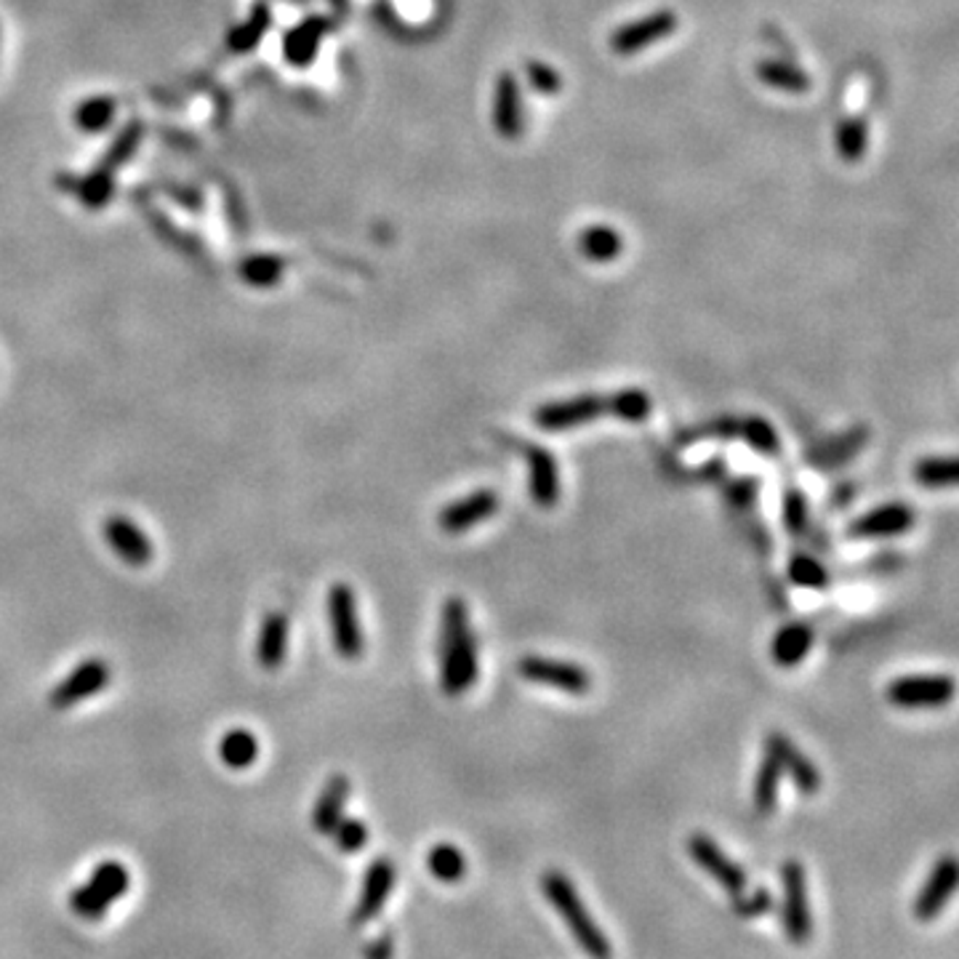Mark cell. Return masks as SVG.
Masks as SVG:
<instances>
[{"label":"cell","mask_w":959,"mask_h":959,"mask_svg":"<svg viewBox=\"0 0 959 959\" xmlns=\"http://www.w3.org/2000/svg\"><path fill=\"white\" fill-rule=\"evenodd\" d=\"M778 784H782V765L765 754L763 763H759L757 778H754V808L757 813H773L778 802Z\"/></svg>","instance_id":"cell-27"},{"label":"cell","mask_w":959,"mask_h":959,"mask_svg":"<svg viewBox=\"0 0 959 959\" xmlns=\"http://www.w3.org/2000/svg\"><path fill=\"white\" fill-rule=\"evenodd\" d=\"M334 3H336V6H344V0H334Z\"/></svg>","instance_id":"cell-41"},{"label":"cell","mask_w":959,"mask_h":959,"mask_svg":"<svg viewBox=\"0 0 959 959\" xmlns=\"http://www.w3.org/2000/svg\"><path fill=\"white\" fill-rule=\"evenodd\" d=\"M541 887L549 904L558 909L562 923L568 925L575 944L584 949V955L590 959H613L611 941H607L603 927L592 919V914L584 906V901H581L573 882L562 872H558V869H549V872H543Z\"/></svg>","instance_id":"cell-2"},{"label":"cell","mask_w":959,"mask_h":959,"mask_svg":"<svg viewBox=\"0 0 959 959\" xmlns=\"http://www.w3.org/2000/svg\"><path fill=\"white\" fill-rule=\"evenodd\" d=\"M611 395H594L584 392L568 400L543 402L534 411L536 427L543 432H568L573 427L586 424V421L597 419V416L611 413Z\"/></svg>","instance_id":"cell-7"},{"label":"cell","mask_w":959,"mask_h":959,"mask_svg":"<svg viewBox=\"0 0 959 959\" xmlns=\"http://www.w3.org/2000/svg\"><path fill=\"white\" fill-rule=\"evenodd\" d=\"M754 73H757V78L763 80L767 88H776V91H784V94H808L810 88H813V80H810L808 73H802V69L795 67V64H786L778 60L757 62Z\"/></svg>","instance_id":"cell-23"},{"label":"cell","mask_w":959,"mask_h":959,"mask_svg":"<svg viewBox=\"0 0 959 959\" xmlns=\"http://www.w3.org/2000/svg\"><path fill=\"white\" fill-rule=\"evenodd\" d=\"M328 622L338 656L355 661V658L366 654V632H363L360 618H357L355 592L344 581H338L328 592Z\"/></svg>","instance_id":"cell-3"},{"label":"cell","mask_w":959,"mask_h":959,"mask_svg":"<svg viewBox=\"0 0 959 959\" xmlns=\"http://www.w3.org/2000/svg\"><path fill=\"white\" fill-rule=\"evenodd\" d=\"M526 78L530 83V88L539 94L554 96V94L562 91V78H560L558 69L549 67V64H543L539 60L526 62Z\"/></svg>","instance_id":"cell-37"},{"label":"cell","mask_w":959,"mask_h":959,"mask_svg":"<svg viewBox=\"0 0 959 959\" xmlns=\"http://www.w3.org/2000/svg\"><path fill=\"white\" fill-rule=\"evenodd\" d=\"M494 126L498 137L515 142L526 131V112H522V91L515 73H502L496 80L494 99Z\"/></svg>","instance_id":"cell-18"},{"label":"cell","mask_w":959,"mask_h":959,"mask_svg":"<svg viewBox=\"0 0 959 959\" xmlns=\"http://www.w3.org/2000/svg\"><path fill=\"white\" fill-rule=\"evenodd\" d=\"M219 757L222 763L233 767V771H246V767H251L256 763V757H259V741H256V735L251 731L235 728V731L224 733V739L219 741Z\"/></svg>","instance_id":"cell-25"},{"label":"cell","mask_w":959,"mask_h":959,"mask_svg":"<svg viewBox=\"0 0 959 959\" xmlns=\"http://www.w3.org/2000/svg\"><path fill=\"white\" fill-rule=\"evenodd\" d=\"M392 957V941H389V936H381L379 941L368 949V959H389Z\"/></svg>","instance_id":"cell-40"},{"label":"cell","mask_w":959,"mask_h":959,"mask_svg":"<svg viewBox=\"0 0 959 959\" xmlns=\"http://www.w3.org/2000/svg\"><path fill=\"white\" fill-rule=\"evenodd\" d=\"M325 30H328L325 19H310V22H306L304 28H299L297 32H291V37H288V46H285L288 56H291V60L299 62V64L310 62Z\"/></svg>","instance_id":"cell-31"},{"label":"cell","mask_w":959,"mask_h":959,"mask_svg":"<svg viewBox=\"0 0 959 959\" xmlns=\"http://www.w3.org/2000/svg\"><path fill=\"white\" fill-rule=\"evenodd\" d=\"M887 701L898 709H941L955 699L951 675H904L887 682Z\"/></svg>","instance_id":"cell-6"},{"label":"cell","mask_w":959,"mask_h":959,"mask_svg":"<svg viewBox=\"0 0 959 959\" xmlns=\"http://www.w3.org/2000/svg\"><path fill=\"white\" fill-rule=\"evenodd\" d=\"M914 480L925 488H951L957 483L955 456H925L914 464Z\"/></svg>","instance_id":"cell-29"},{"label":"cell","mask_w":959,"mask_h":959,"mask_svg":"<svg viewBox=\"0 0 959 959\" xmlns=\"http://www.w3.org/2000/svg\"><path fill=\"white\" fill-rule=\"evenodd\" d=\"M427 866H430L434 880L448 882V885L464 880L466 874L464 853L456 845H451V842H438L430 850V855H427Z\"/></svg>","instance_id":"cell-26"},{"label":"cell","mask_w":959,"mask_h":959,"mask_svg":"<svg viewBox=\"0 0 959 959\" xmlns=\"http://www.w3.org/2000/svg\"><path fill=\"white\" fill-rule=\"evenodd\" d=\"M741 438L750 443L754 451L763 453V456H778L782 453V440L778 432L773 430V424L763 416H746L744 421H739Z\"/></svg>","instance_id":"cell-30"},{"label":"cell","mask_w":959,"mask_h":959,"mask_svg":"<svg viewBox=\"0 0 959 959\" xmlns=\"http://www.w3.org/2000/svg\"><path fill=\"white\" fill-rule=\"evenodd\" d=\"M866 147H869L866 120L859 118V115L842 120L840 128H837V152H840V158L845 160V163H859V160L866 155Z\"/></svg>","instance_id":"cell-28"},{"label":"cell","mask_w":959,"mask_h":959,"mask_svg":"<svg viewBox=\"0 0 959 959\" xmlns=\"http://www.w3.org/2000/svg\"><path fill=\"white\" fill-rule=\"evenodd\" d=\"M395 863L389 859H376L368 866L366 880H363L360 898L355 906V923L363 925L368 919H374L376 914L384 909V904L389 901V893L395 887Z\"/></svg>","instance_id":"cell-19"},{"label":"cell","mask_w":959,"mask_h":959,"mask_svg":"<svg viewBox=\"0 0 959 959\" xmlns=\"http://www.w3.org/2000/svg\"><path fill=\"white\" fill-rule=\"evenodd\" d=\"M579 248L590 261L607 265V261H613L618 254H622L624 240L622 235H618L613 227H607V224H592V227H586L584 233H581Z\"/></svg>","instance_id":"cell-24"},{"label":"cell","mask_w":959,"mask_h":959,"mask_svg":"<svg viewBox=\"0 0 959 959\" xmlns=\"http://www.w3.org/2000/svg\"><path fill=\"white\" fill-rule=\"evenodd\" d=\"M496 509H498L496 491L480 488L475 494L445 504L438 515V526L443 528L445 534H464V530L475 528L477 522L494 517Z\"/></svg>","instance_id":"cell-17"},{"label":"cell","mask_w":959,"mask_h":959,"mask_svg":"<svg viewBox=\"0 0 959 959\" xmlns=\"http://www.w3.org/2000/svg\"><path fill=\"white\" fill-rule=\"evenodd\" d=\"M810 648H813V629H810L808 624L795 622L782 626V629L776 632V637H773V645H771V654L778 667L791 669L805 661V656L810 654Z\"/></svg>","instance_id":"cell-22"},{"label":"cell","mask_w":959,"mask_h":959,"mask_svg":"<svg viewBox=\"0 0 959 959\" xmlns=\"http://www.w3.org/2000/svg\"><path fill=\"white\" fill-rule=\"evenodd\" d=\"M101 534H105V541L110 543L112 552L118 554L126 565L144 568L150 565L152 558H155V547H152L150 536H147L131 517L110 515L105 522H101Z\"/></svg>","instance_id":"cell-13"},{"label":"cell","mask_w":959,"mask_h":959,"mask_svg":"<svg viewBox=\"0 0 959 959\" xmlns=\"http://www.w3.org/2000/svg\"><path fill=\"white\" fill-rule=\"evenodd\" d=\"M110 677L112 669L105 658H83L78 667L69 671L62 682H56V688L49 693V703L56 712L78 707L80 701L94 699L96 693H101V690L110 686Z\"/></svg>","instance_id":"cell-9"},{"label":"cell","mask_w":959,"mask_h":959,"mask_svg":"<svg viewBox=\"0 0 959 959\" xmlns=\"http://www.w3.org/2000/svg\"><path fill=\"white\" fill-rule=\"evenodd\" d=\"M611 416H618L624 421H645L650 416V395L645 389H622V392L611 395Z\"/></svg>","instance_id":"cell-32"},{"label":"cell","mask_w":959,"mask_h":959,"mask_svg":"<svg viewBox=\"0 0 959 959\" xmlns=\"http://www.w3.org/2000/svg\"><path fill=\"white\" fill-rule=\"evenodd\" d=\"M522 456L528 462V494L543 509L560 502V470L558 459L543 445H522Z\"/></svg>","instance_id":"cell-15"},{"label":"cell","mask_w":959,"mask_h":959,"mask_svg":"<svg viewBox=\"0 0 959 959\" xmlns=\"http://www.w3.org/2000/svg\"><path fill=\"white\" fill-rule=\"evenodd\" d=\"M243 280H246L248 285L256 288H267L274 285L280 280V272H283V261L272 259V256H254V259H248L246 265L240 267Z\"/></svg>","instance_id":"cell-35"},{"label":"cell","mask_w":959,"mask_h":959,"mask_svg":"<svg viewBox=\"0 0 959 959\" xmlns=\"http://www.w3.org/2000/svg\"><path fill=\"white\" fill-rule=\"evenodd\" d=\"M131 885L126 866L118 861H105L94 869L91 880L73 893V909L86 919H99Z\"/></svg>","instance_id":"cell-4"},{"label":"cell","mask_w":959,"mask_h":959,"mask_svg":"<svg viewBox=\"0 0 959 959\" xmlns=\"http://www.w3.org/2000/svg\"><path fill=\"white\" fill-rule=\"evenodd\" d=\"M765 754H771V757L776 759L778 765H782V771H789V776L795 778L797 789L802 791V795L813 797L816 791L821 789V773H818L813 759L805 757V754L797 750V744L789 739V735H784L778 731L767 733L765 735Z\"/></svg>","instance_id":"cell-14"},{"label":"cell","mask_w":959,"mask_h":959,"mask_svg":"<svg viewBox=\"0 0 959 959\" xmlns=\"http://www.w3.org/2000/svg\"><path fill=\"white\" fill-rule=\"evenodd\" d=\"M112 115H115V101L107 99V96H94V99L83 101L78 107L75 120H78L83 131L96 133V131H105V128L112 123Z\"/></svg>","instance_id":"cell-33"},{"label":"cell","mask_w":959,"mask_h":959,"mask_svg":"<svg viewBox=\"0 0 959 959\" xmlns=\"http://www.w3.org/2000/svg\"><path fill=\"white\" fill-rule=\"evenodd\" d=\"M677 24H680V19H677L675 11H669V9L654 11V14L635 19V22L624 24V28H618L616 32H613L611 51L618 56L639 54V51L650 49L654 43L669 37L671 32L677 30Z\"/></svg>","instance_id":"cell-10"},{"label":"cell","mask_w":959,"mask_h":959,"mask_svg":"<svg viewBox=\"0 0 959 959\" xmlns=\"http://www.w3.org/2000/svg\"><path fill=\"white\" fill-rule=\"evenodd\" d=\"M914 520H917V515H914L909 504L891 502L861 515L850 526V536H855V539H893V536L906 534L914 526Z\"/></svg>","instance_id":"cell-16"},{"label":"cell","mask_w":959,"mask_h":959,"mask_svg":"<svg viewBox=\"0 0 959 959\" xmlns=\"http://www.w3.org/2000/svg\"><path fill=\"white\" fill-rule=\"evenodd\" d=\"M331 837L336 840L338 850H344V853H355V850L366 848L368 827L366 821H360V818H342V821L334 827V831H331Z\"/></svg>","instance_id":"cell-36"},{"label":"cell","mask_w":959,"mask_h":959,"mask_svg":"<svg viewBox=\"0 0 959 959\" xmlns=\"http://www.w3.org/2000/svg\"><path fill=\"white\" fill-rule=\"evenodd\" d=\"M782 887H784V904H782V925L786 938L791 944L805 946L813 938V914L808 904V882H805V869L799 861H786L782 866Z\"/></svg>","instance_id":"cell-5"},{"label":"cell","mask_w":959,"mask_h":959,"mask_svg":"<svg viewBox=\"0 0 959 959\" xmlns=\"http://www.w3.org/2000/svg\"><path fill=\"white\" fill-rule=\"evenodd\" d=\"M288 656V616L283 611L267 613L256 637V664L265 671H278Z\"/></svg>","instance_id":"cell-20"},{"label":"cell","mask_w":959,"mask_h":959,"mask_svg":"<svg viewBox=\"0 0 959 959\" xmlns=\"http://www.w3.org/2000/svg\"><path fill=\"white\" fill-rule=\"evenodd\" d=\"M957 880H959V869L955 855H944V859L933 863L923 891H919L917 901H914V917H917L919 923H933V919L946 909L951 895H955Z\"/></svg>","instance_id":"cell-12"},{"label":"cell","mask_w":959,"mask_h":959,"mask_svg":"<svg viewBox=\"0 0 959 959\" xmlns=\"http://www.w3.org/2000/svg\"><path fill=\"white\" fill-rule=\"evenodd\" d=\"M784 522L791 534H802L808 526V502L797 488H789L784 496Z\"/></svg>","instance_id":"cell-38"},{"label":"cell","mask_w":959,"mask_h":959,"mask_svg":"<svg viewBox=\"0 0 959 959\" xmlns=\"http://www.w3.org/2000/svg\"><path fill=\"white\" fill-rule=\"evenodd\" d=\"M517 671H520V677H526L528 682L562 690V693L584 696L592 690L590 671L581 667V664L562 661V658L522 656L520 661H517Z\"/></svg>","instance_id":"cell-8"},{"label":"cell","mask_w":959,"mask_h":959,"mask_svg":"<svg viewBox=\"0 0 959 959\" xmlns=\"http://www.w3.org/2000/svg\"><path fill=\"white\" fill-rule=\"evenodd\" d=\"M477 680V643L462 597H448L440 613V688L462 696Z\"/></svg>","instance_id":"cell-1"},{"label":"cell","mask_w":959,"mask_h":959,"mask_svg":"<svg viewBox=\"0 0 959 959\" xmlns=\"http://www.w3.org/2000/svg\"><path fill=\"white\" fill-rule=\"evenodd\" d=\"M767 909H773V898L767 891H757L754 895H735V914H741V917H759Z\"/></svg>","instance_id":"cell-39"},{"label":"cell","mask_w":959,"mask_h":959,"mask_svg":"<svg viewBox=\"0 0 959 959\" xmlns=\"http://www.w3.org/2000/svg\"><path fill=\"white\" fill-rule=\"evenodd\" d=\"M786 571H789V579L795 581L797 586H805V590H821V586L829 584L827 568H823L816 558H810V554H797V558H791Z\"/></svg>","instance_id":"cell-34"},{"label":"cell","mask_w":959,"mask_h":959,"mask_svg":"<svg viewBox=\"0 0 959 959\" xmlns=\"http://www.w3.org/2000/svg\"><path fill=\"white\" fill-rule=\"evenodd\" d=\"M349 799V778L347 776H331L315 799V810H312V827L320 834H331L338 821L344 818V808Z\"/></svg>","instance_id":"cell-21"},{"label":"cell","mask_w":959,"mask_h":959,"mask_svg":"<svg viewBox=\"0 0 959 959\" xmlns=\"http://www.w3.org/2000/svg\"><path fill=\"white\" fill-rule=\"evenodd\" d=\"M688 853L696 866L703 869L709 877L718 882L722 891H728L731 895H739L746 891V872L739 866V863L722 853V848L712 840V837H707L703 831L690 837Z\"/></svg>","instance_id":"cell-11"}]
</instances>
